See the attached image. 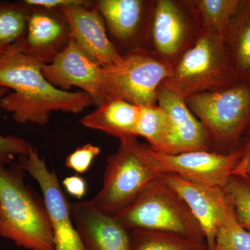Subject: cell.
<instances>
[{"instance_id":"cell-1","label":"cell","mask_w":250,"mask_h":250,"mask_svg":"<svg viewBox=\"0 0 250 250\" xmlns=\"http://www.w3.org/2000/svg\"><path fill=\"white\" fill-rule=\"evenodd\" d=\"M42 65L16 47L0 54V87L13 90L1 99L0 108L12 113L15 121L45 125L52 112L77 114L94 104L84 92L53 86L44 77Z\"/></svg>"},{"instance_id":"cell-2","label":"cell","mask_w":250,"mask_h":250,"mask_svg":"<svg viewBox=\"0 0 250 250\" xmlns=\"http://www.w3.org/2000/svg\"><path fill=\"white\" fill-rule=\"evenodd\" d=\"M20 165L0 164V236L30 250H54L45 202L25 185Z\"/></svg>"},{"instance_id":"cell-3","label":"cell","mask_w":250,"mask_h":250,"mask_svg":"<svg viewBox=\"0 0 250 250\" xmlns=\"http://www.w3.org/2000/svg\"><path fill=\"white\" fill-rule=\"evenodd\" d=\"M240 83L226 41L201 31L195 42L171 65L163 85L187 99Z\"/></svg>"},{"instance_id":"cell-4","label":"cell","mask_w":250,"mask_h":250,"mask_svg":"<svg viewBox=\"0 0 250 250\" xmlns=\"http://www.w3.org/2000/svg\"><path fill=\"white\" fill-rule=\"evenodd\" d=\"M186 102L205 128L210 151L226 154L240 149L250 125L249 83L196 94Z\"/></svg>"},{"instance_id":"cell-5","label":"cell","mask_w":250,"mask_h":250,"mask_svg":"<svg viewBox=\"0 0 250 250\" xmlns=\"http://www.w3.org/2000/svg\"><path fill=\"white\" fill-rule=\"evenodd\" d=\"M114 216L131 231H166L205 238L201 225L186 202L159 176Z\"/></svg>"},{"instance_id":"cell-6","label":"cell","mask_w":250,"mask_h":250,"mask_svg":"<svg viewBox=\"0 0 250 250\" xmlns=\"http://www.w3.org/2000/svg\"><path fill=\"white\" fill-rule=\"evenodd\" d=\"M120 141L117 152L108 157L103 188L89 200L94 207L111 215L131 205L158 177L141 155L137 137Z\"/></svg>"},{"instance_id":"cell-7","label":"cell","mask_w":250,"mask_h":250,"mask_svg":"<svg viewBox=\"0 0 250 250\" xmlns=\"http://www.w3.org/2000/svg\"><path fill=\"white\" fill-rule=\"evenodd\" d=\"M201 31L194 0H154L143 48L172 64L195 42Z\"/></svg>"},{"instance_id":"cell-8","label":"cell","mask_w":250,"mask_h":250,"mask_svg":"<svg viewBox=\"0 0 250 250\" xmlns=\"http://www.w3.org/2000/svg\"><path fill=\"white\" fill-rule=\"evenodd\" d=\"M171 65L147 49L130 51L118 63L103 68L106 100L121 99L139 106L157 105L158 90L170 76Z\"/></svg>"},{"instance_id":"cell-9","label":"cell","mask_w":250,"mask_h":250,"mask_svg":"<svg viewBox=\"0 0 250 250\" xmlns=\"http://www.w3.org/2000/svg\"><path fill=\"white\" fill-rule=\"evenodd\" d=\"M143 159L157 175L174 174L195 183L224 188L239 160V149L230 154L197 150L177 154L153 150L147 144H141Z\"/></svg>"},{"instance_id":"cell-10","label":"cell","mask_w":250,"mask_h":250,"mask_svg":"<svg viewBox=\"0 0 250 250\" xmlns=\"http://www.w3.org/2000/svg\"><path fill=\"white\" fill-rule=\"evenodd\" d=\"M19 165L40 186L52 224L54 250H84L76 228L72 223L70 203L62 191L54 171H49L45 160L31 147L27 156H20Z\"/></svg>"},{"instance_id":"cell-11","label":"cell","mask_w":250,"mask_h":250,"mask_svg":"<svg viewBox=\"0 0 250 250\" xmlns=\"http://www.w3.org/2000/svg\"><path fill=\"white\" fill-rule=\"evenodd\" d=\"M158 176L186 202L201 225L208 250H213L219 228L234 212L224 188L195 183L174 174Z\"/></svg>"},{"instance_id":"cell-12","label":"cell","mask_w":250,"mask_h":250,"mask_svg":"<svg viewBox=\"0 0 250 250\" xmlns=\"http://www.w3.org/2000/svg\"><path fill=\"white\" fill-rule=\"evenodd\" d=\"M42 72L58 89L67 91L73 86L80 88L89 95L95 106L106 100L103 67L88 58L71 37L52 62L42 65Z\"/></svg>"},{"instance_id":"cell-13","label":"cell","mask_w":250,"mask_h":250,"mask_svg":"<svg viewBox=\"0 0 250 250\" xmlns=\"http://www.w3.org/2000/svg\"><path fill=\"white\" fill-rule=\"evenodd\" d=\"M90 1L79 0L59 10L79 48L103 68L113 66L121 62L123 55L108 38L98 8L90 9Z\"/></svg>"},{"instance_id":"cell-14","label":"cell","mask_w":250,"mask_h":250,"mask_svg":"<svg viewBox=\"0 0 250 250\" xmlns=\"http://www.w3.org/2000/svg\"><path fill=\"white\" fill-rule=\"evenodd\" d=\"M157 105L165 111L167 121L165 140L158 152L177 154L210 151L205 128L190 111L185 99L162 84L158 90Z\"/></svg>"},{"instance_id":"cell-15","label":"cell","mask_w":250,"mask_h":250,"mask_svg":"<svg viewBox=\"0 0 250 250\" xmlns=\"http://www.w3.org/2000/svg\"><path fill=\"white\" fill-rule=\"evenodd\" d=\"M70 214L84 250H133L132 232L89 201L70 203Z\"/></svg>"},{"instance_id":"cell-16","label":"cell","mask_w":250,"mask_h":250,"mask_svg":"<svg viewBox=\"0 0 250 250\" xmlns=\"http://www.w3.org/2000/svg\"><path fill=\"white\" fill-rule=\"evenodd\" d=\"M70 37L68 26L62 14L31 8L25 34L16 48L47 64L66 47Z\"/></svg>"},{"instance_id":"cell-17","label":"cell","mask_w":250,"mask_h":250,"mask_svg":"<svg viewBox=\"0 0 250 250\" xmlns=\"http://www.w3.org/2000/svg\"><path fill=\"white\" fill-rule=\"evenodd\" d=\"M152 1L100 0L95 3L113 39L133 50L143 48Z\"/></svg>"},{"instance_id":"cell-18","label":"cell","mask_w":250,"mask_h":250,"mask_svg":"<svg viewBox=\"0 0 250 250\" xmlns=\"http://www.w3.org/2000/svg\"><path fill=\"white\" fill-rule=\"evenodd\" d=\"M141 107L121 99H108L83 117L81 123L85 127L103 131L119 140L136 136Z\"/></svg>"},{"instance_id":"cell-19","label":"cell","mask_w":250,"mask_h":250,"mask_svg":"<svg viewBox=\"0 0 250 250\" xmlns=\"http://www.w3.org/2000/svg\"><path fill=\"white\" fill-rule=\"evenodd\" d=\"M227 44L238 81L250 84V0H241Z\"/></svg>"},{"instance_id":"cell-20","label":"cell","mask_w":250,"mask_h":250,"mask_svg":"<svg viewBox=\"0 0 250 250\" xmlns=\"http://www.w3.org/2000/svg\"><path fill=\"white\" fill-rule=\"evenodd\" d=\"M202 23V30L227 42L233 18L241 0H194Z\"/></svg>"},{"instance_id":"cell-21","label":"cell","mask_w":250,"mask_h":250,"mask_svg":"<svg viewBox=\"0 0 250 250\" xmlns=\"http://www.w3.org/2000/svg\"><path fill=\"white\" fill-rule=\"evenodd\" d=\"M132 232L133 250H208L205 238L159 231Z\"/></svg>"},{"instance_id":"cell-22","label":"cell","mask_w":250,"mask_h":250,"mask_svg":"<svg viewBox=\"0 0 250 250\" xmlns=\"http://www.w3.org/2000/svg\"><path fill=\"white\" fill-rule=\"evenodd\" d=\"M30 9L24 1H0V54L17 47L22 40Z\"/></svg>"},{"instance_id":"cell-23","label":"cell","mask_w":250,"mask_h":250,"mask_svg":"<svg viewBox=\"0 0 250 250\" xmlns=\"http://www.w3.org/2000/svg\"><path fill=\"white\" fill-rule=\"evenodd\" d=\"M167 121L165 111L158 105L141 106L135 135L148 142L153 150L160 149L167 132Z\"/></svg>"},{"instance_id":"cell-24","label":"cell","mask_w":250,"mask_h":250,"mask_svg":"<svg viewBox=\"0 0 250 250\" xmlns=\"http://www.w3.org/2000/svg\"><path fill=\"white\" fill-rule=\"evenodd\" d=\"M224 189L232 204L237 221L250 232V176L231 174Z\"/></svg>"},{"instance_id":"cell-25","label":"cell","mask_w":250,"mask_h":250,"mask_svg":"<svg viewBox=\"0 0 250 250\" xmlns=\"http://www.w3.org/2000/svg\"><path fill=\"white\" fill-rule=\"evenodd\" d=\"M213 250H250V232L238 223L234 212L219 228Z\"/></svg>"},{"instance_id":"cell-26","label":"cell","mask_w":250,"mask_h":250,"mask_svg":"<svg viewBox=\"0 0 250 250\" xmlns=\"http://www.w3.org/2000/svg\"><path fill=\"white\" fill-rule=\"evenodd\" d=\"M9 89L0 87V101ZM31 146L30 143L17 136H4L0 134V164H10L16 156H27Z\"/></svg>"},{"instance_id":"cell-27","label":"cell","mask_w":250,"mask_h":250,"mask_svg":"<svg viewBox=\"0 0 250 250\" xmlns=\"http://www.w3.org/2000/svg\"><path fill=\"white\" fill-rule=\"evenodd\" d=\"M101 149L98 146L87 143L77 148L66 158L65 166L75 171L77 174H83L89 170L92 163L100 154Z\"/></svg>"},{"instance_id":"cell-28","label":"cell","mask_w":250,"mask_h":250,"mask_svg":"<svg viewBox=\"0 0 250 250\" xmlns=\"http://www.w3.org/2000/svg\"><path fill=\"white\" fill-rule=\"evenodd\" d=\"M239 150L241 156L231 174L250 176V125L243 136Z\"/></svg>"},{"instance_id":"cell-29","label":"cell","mask_w":250,"mask_h":250,"mask_svg":"<svg viewBox=\"0 0 250 250\" xmlns=\"http://www.w3.org/2000/svg\"><path fill=\"white\" fill-rule=\"evenodd\" d=\"M62 186L67 193L75 198L82 199L86 193V182L83 177H80L78 174L64 179Z\"/></svg>"},{"instance_id":"cell-30","label":"cell","mask_w":250,"mask_h":250,"mask_svg":"<svg viewBox=\"0 0 250 250\" xmlns=\"http://www.w3.org/2000/svg\"><path fill=\"white\" fill-rule=\"evenodd\" d=\"M23 1L29 7L52 11L57 8L59 9L62 6L75 4L79 0H25Z\"/></svg>"}]
</instances>
